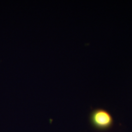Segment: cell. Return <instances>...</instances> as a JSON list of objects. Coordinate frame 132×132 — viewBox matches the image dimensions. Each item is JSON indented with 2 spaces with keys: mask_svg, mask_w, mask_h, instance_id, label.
I'll list each match as a JSON object with an SVG mask.
<instances>
[{
  "mask_svg": "<svg viewBox=\"0 0 132 132\" xmlns=\"http://www.w3.org/2000/svg\"><path fill=\"white\" fill-rule=\"evenodd\" d=\"M90 119L95 127L99 129L110 127L113 123V118L110 114L102 109H96L90 116Z\"/></svg>",
  "mask_w": 132,
  "mask_h": 132,
  "instance_id": "6da1fadb",
  "label": "cell"
}]
</instances>
